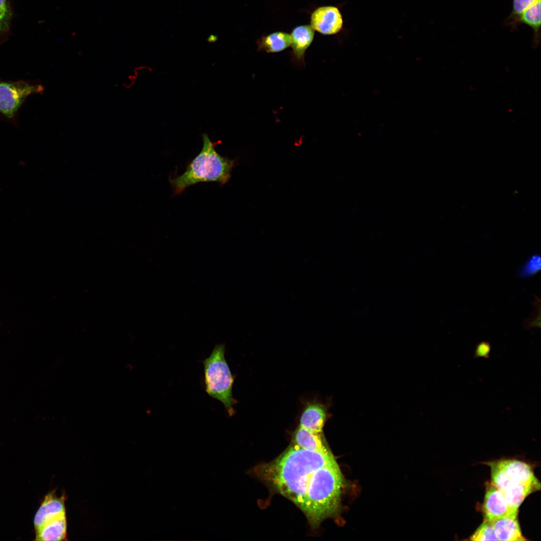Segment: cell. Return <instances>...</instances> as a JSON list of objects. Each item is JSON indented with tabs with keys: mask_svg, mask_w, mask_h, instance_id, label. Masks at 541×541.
<instances>
[{
	"mask_svg": "<svg viewBox=\"0 0 541 541\" xmlns=\"http://www.w3.org/2000/svg\"><path fill=\"white\" fill-rule=\"evenodd\" d=\"M335 460L332 453L310 451L294 444L273 461L256 466L253 472L302 510L312 474Z\"/></svg>",
	"mask_w": 541,
	"mask_h": 541,
	"instance_id": "cell-1",
	"label": "cell"
},
{
	"mask_svg": "<svg viewBox=\"0 0 541 541\" xmlns=\"http://www.w3.org/2000/svg\"><path fill=\"white\" fill-rule=\"evenodd\" d=\"M343 484V476L336 460L313 473L302 509L313 527L338 512Z\"/></svg>",
	"mask_w": 541,
	"mask_h": 541,
	"instance_id": "cell-2",
	"label": "cell"
},
{
	"mask_svg": "<svg viewBox=\"0 0 541 541\" xmlns=\"http://www.w3.org/2000/svg\"><path fill=\"white\" fill-rule=\"evenodd\" d=\"M202 136L203 146L200 152L189 163L183 174L169 180L176 193L199 182H216L223 185L231 177L235 161L218 153L207 134L204 133Z\"/></svg>",
	"mask_w": 541,
	"mask_h": 541,
	"instance_id": "cell-3",
	"label": "cell"
},
{
	"mask_svg": "<svg viewBox=\"0 0 541 541\" xmlns=\"http://www.w3.org/2000/svg\"><path fill=\"white\" fill-rule=\"evenodd\" d=\"M225 353V345L217 344L203 361L204 384L206 393L221 402L231 416L234 413L236 401L232 395L234 379Z\"/></svg>",
	"mask_w": 541,
	"mask_h": 541,
	"instance_id": "cell-4",
	"label": "cell"
},
{
	"mask_svg": "<svg viewBox=\"0 0 541 541\" xmlns=\"http://www.w3.org/2000/svg\"><path fill=\"white\" fill-rule=\"evenodd\" d=\"M44 90V86L40 84L0 79V113L8 119H14L29 96L42 94Z\"/></svg>",
	"mask_w": 541,
	"mask_h": 541,
	"instance_id": "cell-5",
	"label": "cell"
},
{
	"mask_svg": "<svg viewBox=\"0 0 541 541\" xmlns=\"http://www.w3.org/2000/svg\"><path fill=\"white\" fill-rule=\"evenodd\" d=\"M499 471L496 487L502 491L509 483H522L537 490L540 484L535 476L532 467L527 463L516 459L494 461Z\"/></svg>",
	"mask_w": 541,
	"mask_h": 541,
	"instance_id": "cell-6",
	"label": "cell"
},
{
	"mask_svg": "<svg viewBox=\"0 0 541 541\" xmlns=\"http://www.w3.org/2000/svg\"><path fill=\"white\" fill-rule=\"evenodd\" d=\"M482 511L484 520L491 522L506 516H517L518 514V511L509 507L501 492L491 483L486 484Z\"/></svg>",
	"mask_w": 541,
	"mask_h": 541,
	"instance_id": "cell-7",
	"label": "cell"
},
{
	"mask_svg": "<svg viewBox=\"0 0 541 541\" xmlns=\"http://www.w3.org/2000/svg\"><path fill=\"white\" fill-rule=\"evenodd\" d=\"M312 28L324 35L338 33L343 26L342 15L336 7L325 6L313 12L311 17Z\"/></svg>",
	"mask_w": 541,
	"mask_h": 541,
	"instance_id": "cell-8",
	"label": "cell"
},
{
	"mask_svg": "<svg viewBox=\"0 0 541 541\" xmlns=\"http://www.w3.org/2000/svg\"><path fill=\"white\" fill-rule=\"evenodd\" d=\"M65 497H57L52 492L45 497L34 517L36 529L52 519L65 513Z\"/></svg>",
	"mask_w": 541,
	"mask_h": 541,
	"instance_id": "cell-9",
	"label": "cell"
},
{
	"mask_svg": "<svg viewBox=\"0 0 541 541\" xmlns=\"http://www.w3.org/2000/svg\"><path fill=\"white\" fill-rule=\"evenodd\" d=\"M294 442L306 450L331 453L325 443L323 433H316L299 426L294 433Z\"/></svg>",
	"mask_w": 541,
	"mask_h": 541,
	"instance_id": "cell-10",
	"label": "cell"
},
{
	"mask_svg": "<svg viewBox=\"0 0 541 541\" xmlns=\"http://www.w3.org/2000/svg\"><path fill=\"white\" fill-rule=\"evenodd\" d=\"M290 36L294 58L304 63L306 51L314 39V30L310 25L300 26L293 30Z\"/></svg>",
	"mask_w": 541,
	"mask_h": 541,
	"instance_id": "cell-11",
	"label": "cell"
},
{
	"mask_svg": "<svg viewBox=\"0 0 541 541\" xmlns=\"http://www.w3.org/2000/svg\"><path fill=\"white\" fill-rule=\"evenodd\" d=\"M327 419L325 407L320 404H309L303 412L300 420V426L316 433H323Z\"/></svg>",
	"mask_w": 541,
	"mask_h": 541,
	"instance_id": "cell-12",
	"label": "cell"
},
{
	"mask_svg": "<svg viewBox=\"0 0 541 541\" xmlns=\"http://www.w3.org/2000/svg\"><path fill=\"white\" fill-rule=\"evenodd\" d=\"M37 540H64L66 539L67 519L64 513L47 521L36 529Z\"/></svg>",
	"mask_w": 541,
	"mask_h": 541,
	"instance_id": "cell-13",
	"label": "cell"
},
{
	"mask_svg": "<svg viewBox=\"0 0 541 541\" xmlns=\"http://www.w3.org/2000/svg\"><path fill=\"white\" fill-rule=\"evenodd\" d=\"M517 516H509L492 522L498 540L521 541L527 540L522 535Z\"/></svg>",
	"mask_w": 541,
	"mask_h": 541,
	"instance_id": "cell-14",
	"label": "cell"
},
{
	"mask_svg": "<svg viewBox=\"0 0 541 541\" xmlns=\"http://www.w3.org/2000/svg\"><path fill=\"white\" fill-rule=\"evenodd\" d=\"M540 1L537 0L525 10L516 20L514 28L519 24H525L530 27L533 32V44L537 46L540 40Z\"/></svg>",
	"mask_w": 541,
	"mask_h": 541,
	"instance_id": "cell-15",
	"label": "cell"
},
{
	"mask_svg": "<svg viewBox=\"0 0 541 541\" xmlns=\"http://www.w3.org/2000/svg\"><path fill=\"white\" fill-rule=\"evenodd\" d=\"M291 44L290 35L284 32H275L262 37L258 41V49L267 53L281 52Z\"/></svg>",
	"mask_w": 541,
	"mask_h": 541,
	"instance_id": "cell-16",
	"label": "cell"
},
{
	"mask_svg": "<svg viewBox=\"0 0 541 541\" xmlns=\"http://www.w3.org/2000/svg\"><path fill=\"white\" fill-rule=\"evenodd\" d=\"M469 540H498L495 533L492 522L484 520L474 532L470 536Z\"/></svg>",
	"mask_w": 541,
	"mask_h": 541,
	"instance_id": "cell-17",
	"label": "cell"
},
{
	"mask_svg": "<svg viewBox=\"0 0 541 541\" xmlns=\"http://www.w3.org/2000/svg\"><path fill=\"white\" fill-rule=\"evenodd\" d=\"M541 268V259L538 254L531 256L521 266L518 273V276L521 278H527L535 275Z\"/></svg>",
	"mask_w": 541,
	"mask_h": 541,
	"instance_id": "cell-18",
	"label": "cell"
},
{
	"mask_svg": "<svg viewBox=\"0 0 541 541\" xmlns=\"http://www.w3.org/2000/svg\"><path fill=\"white\" fill-rule=\"evenodd\" d=\"M537 0H512V11L506 20L507 23L514 28V23L527 8L534 4Z\"/></svg>",
	"mask_w": 541,
	"mask_h": 541,
	"instance_id": "cell-19",
	"label": "cell"
},
{
	"mask_svg": "<svg viewBox=\"0 0 541 541\" xmlns=\"http://www.w3.org/2000/svg\"><path fill=\"white\" fill-rule=\"evenodd\" d=\"M491 351L490 344L486 341H482L477 344L473 357L475 358H484L488 359Z\"/></svg>",
	"mask_w": 541,
	"mask_h": 541,
	"instance_id": "cell-20",
	"label": "cell"
},
{
	"mask_svg": "<svg viewBox=\"0 0 541 541\" xmlns=\"http://www.w3.org/2000/svg\"><path fill=\"white\" fill-rule=\"evenodd\" d=\"M9 17L8 10H0V35L8 28Z\"/></svg>",
	"mask_w": 541,
	"mask_h": 541,
	"instance_id": "cell-21",
	"label": "cell"
},
{
	"mask_svg": "<svg viewBox=\"0 0 541 541\" xmlns=\"http://www.w3.org/2000/svg\"><path fill=\"white\" fill-rule=\"evenodd\" d=\"M0 10L4 11L8 10L7 5V0H0Z\"/></svg>",
	"mask_w": 541,
	"mask_h": 541,
	"instance_id": "cell-22",
	"label": "cell"
}]
</instances>
